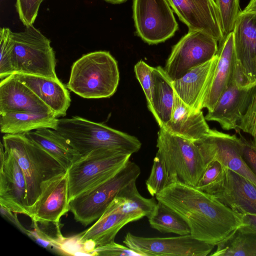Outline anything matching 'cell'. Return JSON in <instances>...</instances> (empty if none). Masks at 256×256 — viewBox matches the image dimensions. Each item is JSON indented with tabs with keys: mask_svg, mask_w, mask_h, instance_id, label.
Masks as SVG:
<instances>
[{
	"mask_svg": "<svg viewBox=\"0 0 256 256\" xmlns=\"http://www.w3.org/2000/svg\"><path fill=\"white\" fill-rule=\"evenodd\" d=\"M156 198L184 218L194 238L214 246L242 224V214L195 187L174 182Z\"/></svg>",
	"mask_w": 256,
	"mask_h": 256,
	"instance_id": "1",
	"label": "cell"
},
{
	"mask_svg": "<svg viewBox=\"0 0 256 256\" xmlns=\"http://www.w3.org/2000/svg\"><path fill=\"white\" fill-rule=\"evenodd\" d=\"M151 202L142 196L137 188L128 184L123 188L102 216L89 228L75 236L81 244L92 242L96 248L114 241L116 234L128 223L148 217Z\"/></svg>",
	"mask_w": 256,
	"mask_h": 256,
	"instance_id": "2",
	"label": "cell"
},
{
	"mask_svg": "<svg viewBox=\"0 0 256 256\" xmlns=\"http://www.w3.org/2000/svg\"><path fill=\"white\" fill-rule=\"evenodd\" d=\"M2 142L4 150L16 158L24 173L30 215V210L40 194L42 184L67 170L24 134H5Z\"/></svg>",
	"mask_w": 256,
	"mask_h": 256,
	"instance_id": "3",
	"label": "cell"
},
{
	"mask_svg": "<svg viewBox=\"0 0 256 256\" xmlns=\"http://www.w3.org/2000/svg\"><path fill=\"white\" fill-rule=\"evenodd\" d=\"M120 80L118 63L106 51L83 55L72 64L67 87L85 98H108L116 92Z\"/></svg>",
	"mask_w": 256,
	"mask_h": 256,
	"instance_id": "4",
	"label": "cell"
},
{
	"mask_svg": "<svg viewBox=\"0 0 256 256\" xmlns=\"http://www.w3.org/2000/svg\"><path fill=\"white\" fill-rule=\"evenodd\" d=\"M56 130L80 157L100 148L118 150L132 154L142 146L140 142L134 136L76 116L58 119Z\"/></svg>",
	"mask_w": 256,
	"mask_h": 256,
	"instance_id": "5",
	"label": "cell"
},
{
	"mask_svg": "<svg viewBox=\"0 0 256 256\" xmlns=\"http://www.w3.org/2000/svg\"><path fill=\"white\" fill-rule=\"evenodd\" d=\"M170 184L180 182L196 187L206 168L200 152L194 142L160 128L156 141Z\"/></svg>",
	"mask_w": 256,
	"mask_h": 256,
	"instance_id": "6",
	"label": "cell"
},
{
	"mask_svg": "<svg viewBox=\"0 0 256 256\" xmlns=\"http://www.w3.org/2000/svg\"><path fill=\"white\" fill-rule=\"evenodd\" d=\"M131 155L118 150L100 148L80 157L67 170L70 201L113 176Z\"/></svg>",
	"mask_w": 256,
	"mask_h": 256,
	"instance_id": "7",
	"label": "cell"
},
{
	"mask_svg": "<svg viewBox=\"0 0 256 256\" xmlns=\"http://www.w3.org/2000/svg\"><path fill=\"white\" fill-rule=\"evenodd\" d=\"M14 74L44 76L59 80L56 72L55 52L50 41L33 24L23 31L12 32Z\"/></svg>",
	"mask_w": 256,
	"mask_h": 256,
	"instance_id": "8",
	"label": "cell"
},
{
	"mask_svg": "<svg viewBox=\"0 0 256 256\" xmlns=\"http://www.w3.org/2000/svg\"><path fill=\"white\" fill-rule=\"evenodd\" d=\"M140 174L139 166L129 160L113 176L78 194L70 202L75 220L85 226L96 221L119 192Z\"/></svg>",
	"mask_w": 256,
	"mask_h": 256,
	"instance_id": "9",
	"label": "cell"
},
{
	"mask_svg": "<svg viewBox=\"0 0 256 256\" xmlns=\"http://www.w3.org/2000/svg\"><path fill=\"white\" fill-rule=\"evenodd\" d=\"M235 57L230 82L256 86V15L240 11L232 31Z\"/></svg>",
	"mask_w": 256,
	"mask_h": 256,
	"instance_id": "10",
	"label": "cell"
},
{
	"mask_svg": "<svg viewBox=\"0 0 256 256\" xmlns=\"http://www.w3.org/2000/svg\"><path fill=\"white\" fill-rule=\"evenodd\" d=\"M132 10L136 33L150 44L166 41L178 29L167 0H133Z\"/></svg>",
	"mask_w": 256,
	"mask_h": 256,
	"instance_id": "11",
	"label": "cell"
},
{
	"mask_svg": "<svg viewBox=\"0 0 256 256\" xmlns=\"http://www.w3.org/2000/svg\"><path fill=\"white\" fill-rule=\"evenodd\" d=\"M218 50V42L211 36L202 31L188 32L173 46L164 69L175 80L210 60Z\"/></svg>",
	"mask_w": 256,
	"mask_h": 256,
	"instance_id": "12",
	"label": "cell"
},
{
	"mask_svg": "<svg viewBox=\"0 0 256 256\" xmlns=\"http://www.w3.org/2000/svg\"><path fill=\"white\" fill-rule=\"evenodd\" d=\"M194 142L200 152L206 167L210 162L218 160L256 185V176L242 157V142L236 134L210 129L205 136Z\"/></svg>",
	"mask_w": 256,
	"mask_h": 256,
	"instance_id": "13",
	"label": "cell"
},
{
	"mask_svg": "<svg viewBox=\"0 0 256 256\" xmlns=\"http://www.w3.org/2000/svg\"><path fill=\"white\" fill-rule=\"evenodd\" d=\"M123 242L143 256H206L214 245L196 240L190 234L166 238H147L128 232Z\"/></svg>",
	"mask_w": 256,
	"mask_h": 256,
	"instance_id": "14",
	"label": "cell"
},
{
	"mask_svg": "<svg viewBox=\"0 0 256 256\" xmlns=\"http://www.w3.org/2000/svg\"><path fill=\"white\" fill-rule=\"evenodd\" d=\"M204 192L236 213L256 215V185L226 167L222 180Z\"/></svg>",
	"mask_w": 256,
	"mask_h": 256,
	"instance_id": "15",
	"label": "cell"
},
{
	"mask_svg": "<svg viewBox=\"0 0 256 256\" xmlns=\"http://www.w3.org/2000/svg\"><path fill=\"white\" fill-rule=\"evenodd\" d=\"M180 20L190 31H202L219 44L224 40L214 0H167Z\"/></svg>",
	"mask_w": 256,
	"mask_h": 256,
	"instance_id": "16",
	"label": "cell"
},
{
	"mask_svg": "<svg viewBox=\"0 0 256 256\" xmlns=\"http://www.w3.org/2000/svg\"><path fill=\"white\" fill-rule=\"evenodd\" d=\"M70 202L66 171L42 184L29 217L36 222L59 223L60 218L70 210Z\"/></svg>",
	"mask_w": 256,
	"mask_h": 256,
	"instance_id": "17",
	"label": "cell"
},
{
	"mask_svg": "<svg viewBox=\"0 0 256 256\" xmlns=\"http://www.w3.org/2000/svg\"><path fill=\"white\" fill-rule=\"evenodd\" d=\"M0 204L14 213L30 216L24 173L16 158L5 150L0 161Z\"/></svg>",
	"mask_w": 256,
	"mask_h": 256,
	"instance_id": "18",
	"label": "cell"
},
{
	"mask_svg": "<svg viewBox=\"0 0 256 256\" xmlns=\"http://www.w3.org/2000/svg\"><path fill=\"white\" fill-rule=\"evenodd\" d=\"M218 60L216 54L210 60L188 70L173 81L174 92L193 109L202 110L210 92Z\"/></svg>",
	"mask_w": 256,
	"mask_h": 256,
	"instance_id": "19",
	"label": "cell"
},
{
	"mask_svg": "<svg viewBox=\"0 0 256 256\" xmlns=\"http://www.w3.org/2000/svg\"><path fill=\"white\" fill-rule=\"evenodd\" d=\"M256 86L240 88L232 82L220 96L212 110L205 118L218 122L226 130H238V126L251 100Z\"/></svg>",
	"mask_w": 256,
	"mask_h": 256,
	"instance_id": "20",
	"label": "cell"
},
{
	"mask_svg": "<svg viewBox=\"0 0 256 256\" xmlns=\"http://www.w3.org/2000/svg\"><path fill=\"white\" fill-rule=\"evenodd\" d=\"M11 112L54 113L16 74L0 82V114Z\"/></svg>",
	"mask_w": 256,
	"mask_h": 256,
	"instance_id": "21",
	"label": "cell"
},
{
	"mask_svg": "<svg viewBox=\"0 0 256 256\" xmlns=\"http://www.w3.org/2000/svg\"><path fill=\"white\" fill-rule=\"evenodd\" d=\"M202 110L193 109L185 104L175 92L170 119L164 128L170 133L196 142L210 128Z\"/></svg>",
	"mask_w": 256,
	"mask_h": 256,
	"instance_id": "22",
	"label": "cell"
},
{
	"mask_svg": "<svg viewBox=\"0 0 256 256\" xmlns=\"http://www.w3.org/2000/svg\"><path fill=\"white\" fill-rule=\"evenodd\" d=\"M55 114L58 118L66 115L71 102L69 92L60 80L30 74H16Z\"/></svg>",
	"mask_w": 256,
	"mask_h": 256,
	"instance_id": "23",
	"label": "cell"
},
{
	"mask_svg": "<svg viewBox=\"0 0 256 256\" xmlns=\"http://www.w3.org/2000/svg\"><path fill=\"white\" fill-rule=\"evenodd\" d=\"M173 80L160 66L152 73V100L148 106L160 128H164L170 119L174 100Z\"/></svg>",
	"mask_w": 256,
	"mask_h": 256,
	"instance_id": "24",
	"label": "cell"
},
{
	"mask_svg": "<svg viewBox=\"0 0 256 256\" xmlns=\"http://www.w3.org/2000/svg\"><path fill=\"white\" fill-rule=\"evenodd\" d=\"M217 54L218 60L213 81L204 106L208 111L212 110L230 81L235 57L232 32L219 44Z\"/></svg>",
	"mask_w": 256,
	"mask_h": 256,
	"instance_id": "25",
	"label": "cell"
},
{
	"mask_svg": "<svg viewBox=\"0 0 256 256\" xmlns=\"http://www.w3.org/2000/svg\"><path fill=\"white\" fill-rule=\"evenodd\" d=\"M54 113L11 112L0 114V130L5 134H23L41 128L56 130Z\"/></svg>",
	"mask_w": 256,
	"mask_h": 256,
	"instance_id": "26",
	"label": "cell"
},
{
	"mask_svg": "<svg viewBox=\"0 0 256 256\" xmlns=\"http://www.w3.org/2000/svg\"><path fill=\"white\" fill-rule=\"evenodd\" d=\"M24 134L54 157L67 170L80 158L68 141L56 130L41 128Z\"/></svg>",
	"mask_w": 256,
	"mask_h": 256,
	"instance_id": "27",
	"label": "cell"
},
{
	"mask_svg": "<svg viewBox=\"0 0 256 256\" xmlns=\"http://www.w3.org/2000/svg\"><path fill=\"white\" fill-rule=\"evenodd\" d=\"M212 256H256V233L238 228L218 244Z\"/></svg>",
	"mask_w": 256,
	"mask_h": 256,
	"instance_id": "28",
	"label": "cell"
},
{
	"mask_svg": "<svg viewBox=\"0 0 256 256\" xmlns=\"http://www.w3.org/2000/svg\"><path fill=\"white\" fill-rule=\"evenodd\" d=\"M148 218L150 226L161 232L174 233L179 236L190 234V228L184 218L160 201Z\"/></svg>",
	"mask_w": 256,
	"mask_h": 256,
	"instance_id": "29",
	"label": "cell"
},
{
	"mask_svg": "<svg viewBox=\"0 0 256 256\" xmlns=\"http://www.w3.org/2000/svg\"><path fill=\"white\" fill-rule=\"evenodd\" d=\"M12 32L8 28L0 30V78L1 80L14 74L12 55L14 43Z\"/></svg>",
	"mask_w": 256,
	"mask_h": 256,
	"instance_id": "30",
	"label": "cell"
},
{
	"mask_svg": "<svg viewBox=\"0 0 256 256\" xmlns=\"http://www.w3.org/2000/svg\"><path fill=\"white\" fill-rule=\"evenodd\" d=\"M224 39L233 31L240 12V0H214Z\"/></svg>",
	"mask_w": 256,
	"mask_h": 256,
	"instance_id": "31",
	"label": "cell"
},
{
	"mask_svg": "<svg viewBox=\"0 0 256 256\" xmlns=\"http://www.w3.org/2000/svg\"><path fill=\"white\" fill-rule=\"evenodd\" d=\"M146 184L148 192L152 196L160 192L170 184L164 163L156 154L153 160L150 175Z\"/></svg>",
	"mask_w": 256,
	"mask_h": 256,
	"instance_id": "32",
	"label": "cell"
},
{
	"mask_svg": "<svg viewBox=\"0 0 256 256\" xmlns=\"http://www.w3.org/2000/svg\"><path fill=\"white\" fill-rule=\"evenodd\" d=\"M225 173V167L218 160H212L206 166L196 186V188L204 192L208 188L222 180Z\"/></svg>",
	"mask_w": 256,
	"mask_h": 256,
	"instance_id": "33",
	"label": "cell"
},
{
	"mask_svg": "<svg viewBox=\"0 0 256 256\" xmlns=\"http://www.w3.org/2000/svg\"><path fill=\"white\" fill-rule=\"evenodd\" d=\"M44 0H16V8L19 18L26 26L33 24Z\"/></svg>",
	"mask_w": 256,
	"mask_h": 256,
	"instance_id": "34",
	"label": "cell"
},
{
	"mask_svg": "<svg viewBox=\"0 0 256 256\" xmlns=\"http://www.w3.org/2000/svg\"><path fill=\"white\" fill-rule=\"evenodd\" d=\"M154 68L142 60L138 62L134 67L136 77L144 92L148 107L150 104L152 100Z\"/></svg>",
	"mask_w": 256,
	"mask_h": 256,
	"instance_id": "35",
	"label": "cell"
},
{
	"mask_svg": "<svg viewBox=\"0 0 256 256\" xmlns=\"http://www.w3.org/2000/svg\"><path fill=\"white\" fill-rule=\"evenodd\" d=\"M250 135L256 146V88L250 104L238 126V130ZM236 130V131H237Z\"/></svg>",
	"mask_w": 256,
	"mask_h": 256,
	"instance_id": "36",
	"label": "cell"
},
{
	"mask_svg": "<svg viewBox=\"0 0 256 256\" xmlns=\"http://www.w3.org/2000/svg\"><path fill=\"white\" fill-rule=\"evenodd\" d=\"M93 256H143L128 246L117 244L114 241L106 244L96 247Z\"/></svg>",
	"mask_w": 256,
	"mask_h": 256,
	"instance_id": "37",
	"label": "cell"
},
{
	"mask_svg": "<svg viewBox=\"0 0 256 256\" xmlns=\"http://www.w3.org/2000/svg\"><path fill=\"white\" fill-rule=\"evenodd\" d=\"M240 135L242 142V155L243 159L256 176V146L245 138L240 133V130L236 131Z\"/></svg>",
	"mask_w": 256,
	"mask_h": 256,
	"instance_id": "38",
	"label": "cell"
},
{
	"mask_svg": "<svg viewBox=\"0 0 256 256\" xmlns=\"http://www.w3.org/2000/svg\"><path fill=\"white\" fill-rule=\"evenodd\" d=\"M242 224L238 228L244 232L256 233V215H242Z\"/></svg>",
	"mask_w": 256,
	"mask_h": 256,
	"instance_id": "39",
	"label": "cell"
},
{
	"mask_svg": "<svg viewBox=\"0 0 256 256\" xmlns=\"http://www.w3.org/2000/svg\"><path fill=\"white\" fill-rule=\"evenodd\" d=\"M0 212L2 215L8 220L14 224L20 231L27 234L28 230L26 229L18 221L16 214L11 211L10 210L0 205Z\"/></svg>",
	"mask_w": 256,
	"mask_h": 256,
	"instance_id": "40",
	"label": "cell"
},
{
	"mask_svg": "<svg viewBox=\"0 0 256 256\" xmlns=\"http://www.w3.org/2000/svg\"><path fill=\"white\" fill-rule=\"evenodd\" d=\"M242 12L256 15V0H250L247 6Z\"/></svg>",
	"mask_w": 256,
	"mask_h": 256,
	"instance_id": "41",
	"label": "cell"
},
{
	"mask_svg": "<svg viewBox=\"0 0 256 256\" xmlns=\"http://www.w3.org/2000/svg\"><path fill=\"white\" fill-rule=\"evenodd\" d=\"M112 4H119L126 2L127 0H104Z\"/></svg>",
	"mask_w": 256,
	"mask_h": 256,
	"instance_id": "42",
	"label": "cell"
}]
</instances>
